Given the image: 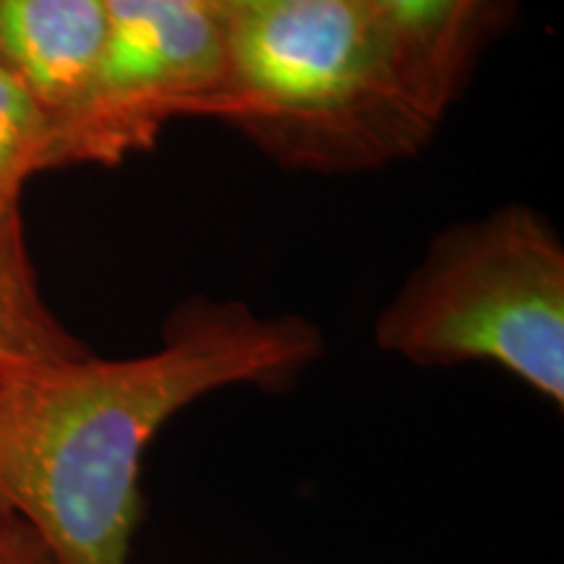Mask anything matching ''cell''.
I'll list each match as a JSON object with an SVG mask.
<instances>
[{
  "label": "cell",
  "mask_w": 564,
  "mask_h": 564,
  "mask_svg": "<svg viewBox=\"0 0 564 564\" xmlns=\"http://www.w3.org/2000/svg\"><path fill=\"white\" fill-rule=\"evenodd\" d=\"M299 316L194 303L158 350L24 366L0 373V507L55 564H129L141 460L173 415L225 387H280L322 356Z\"/></svg>",
  "instance_id": "cell-1"
},
{
  "label": "cell",
  "mask_w": 564,
  "mask_h": 564,
  "mask_svg": "<svg viewBox=\"0 0 564 564\" xmlns=\"http://www.w3.org/2000/svg\"><path fill=\"white\" fill-rule=\"evenodd\" d=\"M199 116L316 167L392 160L436 123L366 0H301L230 19L228 74Z\"/></svg>",
  "instance_id": "cell-2"
},
{
  "label": "cell",
  "mask_w": 564,
  "mask_h": 564,
  "mask_svg": "<svg viewBox=\"0 0 564 564\" xmlns=\"http://www.w3.org/2000/svg\"><path fill=\"white\" fill-rule=\"evenodd\" d=\"M384 352L419 366L489 361L564 408V246L510 204L436 238L377 322Z\"/></svg>",
  "instance_id": "cell-3"
},
{
  "label": "cell",
  "mask_w": 564,
  "mask_h": 564,
  "mask_svg": "<svg viewBox=\"0 0 564 564\" xmlns=\"http://www.w3.org/2000/svg\"><path fill=\"white\" fill-rule=\"evenodd\" d=\"M100 58L66 129V165L121 162L171 118L199 116L228 74V19L215 0H102Z\"/></svg>",
  "instance_id": "cell-4"
},
{
  "label": "cell",
  "mask_w": 564,
  "mask_h": 564,
  "mask_svg": "<svg viewBox=\"0 0 564 564\" xmlns=\"http://www.w3.org/2000/svg\"><path fill=\"white\" fill-rule=\"evenodd\" d=\"M102 0H0V66L51 110L63 131L79 116L100 58Z\"/></svg>",
  "instance_id": "cell-5"
},
{
  "label": "cell",
  "mask_w": 564,
  "mask_h": 564,
  "mask_svg": "<svg viewBox=\"0 0 564 564\" xmlns=\"http://www.w3.org/2000/svg\"><path fill=\"white\" fill-rule=\"evenodd\" d=\"M411 89L440 121L465 79L481 0H366Z\"/></svg>",
  "instance_id": "cell-6"
},
{
  "label": "cell",
  "mask_w": 564,
  "mask_h": 564,
  "mask_svg": "<svg viewBox=\"0 0 564 564\" xmlns=\"http://www.w3.org/2000/svg\"><path fill=\"white\" fill-rule=\"evenodd\" d=\"M84 352L42 299L19 207L0 209V373Z\"/></svg>",
  "instance_id": "cell-7"
},
{
  "label": "cell",
  "mask_w": 564,
  "mask_h": 564,
  "mask_svg": "<svg viewBox=\"0 0 564 564\" xmlns=\"http://www.w3.org/2000/svg\"><path fill=\"white\" fill-rule=\"evenodd\" d=\"M58 165H66L58 121L0 66V209L19 207L26 181Z\"/></svg>",
  "instance_id": "cell-8"
},
{
  "label": "cell",
  "mask_w": 564,
  "mask_h": 564,
  "mask_svg": "<svg viewBox=\"0 0 564 564\" xmlns=\"http://www.w3.org/2000/svg\"><path fill=\"white\" fill-rule=\"evenodd\" d=\"M0 564H55L37 535L3 507H0Z\"/></svg>",
  "instance_id": "cell-9"
},
{
  "label": "cell",
  "mask_w": 564,
  "mask_h": 564,
  "mask_svg": "<svg viewBox=\"0 0 564 564\" xmlns=\"http://www.w3.org/2000/svg\"><path fill=\"white\" fill-rule=\"evenodd\" d=\"M215 3L220 6L225 19L230 21V19L246 17V13H259V11L280 9V6L301 3V0H215Z\"/></svg>",
  "instance_id": "cell-10"
}]
</instances>
